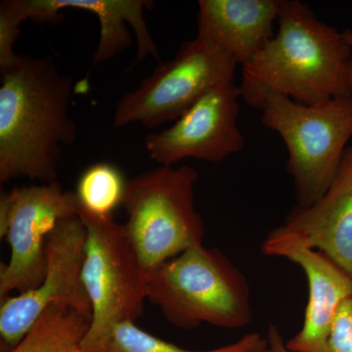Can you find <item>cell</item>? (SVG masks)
I'll use <instances>...</instances> for the list:
<instances>
[{
    "label": "cell",
    "mask_w": 352,
    "mask_h": 352,
    "mask_svg": "<svg viewBox=\"0 0 352 352\" xmlns=\"http://www.w3.org/2000/svg\"><path fill=\"white\" fill-rule=\"evenodd\" d=\"M73 82L51 56H20L1 72L0 182H58L62 145L78 136L69 116Z\"/></svg>",
    "instance_id": "6da1fadb"
},
{
    "label": "cell",
    "mask_w": 352,
    "mask_h": 352,
    "mask_svg": "<svg viewBox=\"0 0 352 352\" xmlns=\"http://www.w3.org/2000/svg\"><path fill=\"white\" fill-rule=\"evenodd\" d=\"M279 30L258 55L242 66L240 97L261 110L277 92L303 105L352 98V47L342 32L322 22L300 0H286Z\"/></svg>",
    "instance_id": "7a4b0ae2"
},
{
    "label": "cell",
    "mask_w": 352,
    "mask_h": 352,
    "mask_svg": "<svg viewBox=\"0 0 352 352\" xmlns=\"http://www.w3.org/2000/svg\"><path fill=\"white\" fill-rule=\"evenodd\" d=\"M148 281V300L176 328L238 330L251 323L249 282L217 248H190L149 272Z\"/></svg>",
    "instance_id": "3957f363"
},
{
    "label": "cell",
    "mask_w": 352,
    "mask_h": 352,
    "mask_svg": "<svg viewBox=\"0 0 352 352\" xmlns=\"http://www.w3.org/2000/svg\"><path fill=\"white\" fill-rule=\"evenodd\" d=\"M193 168L160 166L126 182L122 207L127 236L148 273L183 252L203 245L205 227L196 210Z\"/></svg>",
    "instance_id": "277c9868"
},
{
    "label": "cell",
    "mask_w": 352,
    "mask_h": 352,
    "mask_svg": "<svg viewBox=\"0 0 352 352\" xmlns=\"http://www.w3.org/2000/svg\"><path fill=\"white\" fill-rule=\"evenodd\" d=\"M261 122L283 139L296 205H311L329 188L352 138V98L303 105L277 92L266 96Z\"/></svg>",
    "instance_id": "5b68a950"
},
{
    "label": "cell",
    "mask_w": 352,
    "mask_h": 352,
    "mask_svg": "<svg viewBox=\"0 0 352 352\" xmlns=\"http://www.w3.org/2000/svg\"><path fill=\"white\" fill-rule=\"evenodd\" d=\"M78 215L87 232L82 281L92 315L82 351L88 352L113 326L135 322L142 315L149 273L141 265L124 224L118 223L113 217L90 214L80 204Z\"/></svg>",
    "instance_id": "8992f818"
},
{
    "label": "cell",
    "mask_w": 352,
    "mask_h": 352,
    "mask_svg": "<svg viewBox=\"0 0 352 352\" xmlns=\"http://www.w3.org/2000/svg\"><path fill=\"white\" fill-rule=\"evenodd\" d=\"M237 62L226 51L197 38L183 43L170 61L127 92L116 109L115 127H157L176 120L210 88L234 82Z\"/></svg>",
    "instance_id": "52a82bcc"
},
{
    "label": "cell",
    "mask_w": 352,
    "mask_h": 352,
    "mask_svg": "<svg viewBox=\"0 0 352 352\" xmlns=\"http://www.w3.org/2000/svg\"><path fill=\"white\" fill-rule=\"evenodd\" d=\"M75 192L60 183L18 187L0 195V238L10 245L9 263L0 265V298L25 293L43 282L45 245L59 220L78 215Z\"/></svg>",
    "instance_id": "ba28073f"
},
{
    "label": "cell",
    "mask_w": 352,
    "mask_h": 352,
    "mask_svg": "<svg viewBox=\"0 0 352 352\" xmlns=\"http://www.w3.org/2000/svg\"><path fill=\"white\" fill-rule=\"evenodd\" d=\"M87 234L78 215L57 222L46 240L43 282L36 289L1 300V352L17 346L51 305L71 308L91 321V303L82 281Z\"/></svg>",
    "instance_id": "9c48e42d"
},
{
    "label": "cell",
    "mask_w": 352,
    "mask_h": 352,
    "mask_svg": "<svg viewBox=\"0 0 352 352\" xmlns=\"http://www.w3.org/2000/svg\"><path fill=\"white\" fill-rule=\"evenodd\" d=\"M239 87L222 83L201 95L168 129L149 134L145 148L161 166L184 159L220 163L242 151L244 136L238 126Z\"/></svg>",
    "instance_id": "30bf717a"
},
{
    "label": "cell",
    "mask_w": 352,
    "mask_h": 352,
    "mask_svg": "<svg viewBox=\"0 0 352 352\" xmlns=\"http://www.w3.org/2000/svg\"><path fill=\"white\" fill-rule=\"evenodd\" d=\"M288 248L325 252L352 276V146L329 188L311 205H296L261 245L267 256Z\"/></svg>",
    "instance_id": "8fae6325"
},
{
    "label": "cell",
    "mask_w": 352,
    "mask_h": 352,
    "mask_svg": "<svg viewBox=\"0 0 352 352\" xmlns=\"http://www.w3.org/2000/svg\"><path fill=\"white\" fill-rule=\"evenodd\" d=\"M153 4L147 0H10L14 12L22 22L31 19L56 24L64 20L62 11L68 8L94 13L100 23V38L94 64L107 62L131 45L126 23L138 38L136 62L143 61L149 55L160 60L156 43L143 16L144 8H151Z\"/></svg>",
    "instance_id": "7c38bea8"
},
{
    "label": "cell",
    "mask_w": 352,
    "mask_h": 352,
    "mask_svg": "<svg viewBox=\"0 0 352 352\" xmlns=\"http://www.w3.org/2000/svg\"><path fill=\"white\" fill-rule=\"evenodd\" d=\"M286 0H200L197 38L247 64L274 36Z\"/></svg>",
    "instance_id": "4fadbf2b"
},
{
    "label": "cell",
    "mask_w": 352,
    "mask_h": 352,
    "mask_svg": "<svg viewBox=\"0 0 352 352\" xmlns=\"http://www.w3.org/2000/svg\"><path fill=\"white\" fill-rule=\"evenodd\" d=\"M276 256L289 259L305 271L308 300L302 327L287 347L292 352H328L329 333L342 303L352 298V276L325 252L288 248Z\"/></svg>",
    "instance_id": "5bb4252c"
},
{
    "label": "cell",
    "mask_w": 352,
    "mask_h": 352,
    "mask_svg": "<svg viewBox=\"0 0 352 352\" xmlns=\"http://www.w3.org/2000/svg\"><path fill=\"white\" fill-rule=\"evenodd\" d=\"M90 319L62 305L48 307L24 339L6 352H82Z\"/></svg>",
    "instance_id": "9a60e30c"
},
{
    "label": "cell",
    "mask_w": 352,
    "mask_h": 352,
    "mask_svg": "<svg viewBox=\"0 0 352 352\" xmlns=\"http://www.w3.org/2000/svg\"><path fill=\"white\" fill-rule=\"evenodd\" d=\"M261 333H245L239 340L208 351H189L141 330L135 322H122L88 352H251L263 344Z\"/></svg>",
    "instance_id": "2e32d148"
},
{
    "label": "cell",
    "mask_w": 352,
    "mask_h": 352,
    "mask_svg": "<svg viewBox=\"0 0 352 352\" xmlns=\"http://www.w3.org/2000/svg\"><path fill=\"white\" fill-rule=\"evenodd\" d=\"M126 182L117 166L105 162L92 164L76 184L80 207L99 217H113V210L122 204Z\"/></svg>",
    "instance_id": "e0dca14e"
},
{
    "label": "cell",
    "mask_w": 352,
    "mask_h": 352,
    "mask_svg": "<svg viewBox=\"0 0 352 352\" xmlns=\"http://www.w3.org/2000/svg\"><path fill=\"white\" fill-rule=\"evenodd\" d=\"M328 352H352V298L342 303L329 333Z\"/></svg>",
    "instance_id": "ac0fdd59"
},
{
    "label": "cell",
    "mask_w": 352,
    "mask_h": 352,
    "mask_svg": "<svg viewBox=\"0 0 352 352\" xmlns=\"http://www.w3.org/2000/svg\"><path fill=\"white\" fill-rule=\"evenodd\" d=\"M259 352H292L287 347L283 336L280 332L279 329L270 324L267 328L266 337L264 338L263 346L259 349Z\"/></svg>",
    "instance_id": "d6986e66"
},
{
    "label": "cell",
    "mask_w": 352,
    "mask_h": 352,
    "mask_svg": "<svg viewBox=\"0 0 352 352\" xmlns=\"http://www.w3.org/2000/svg\"><path fill=\"white\" fill-rule=\"evenodd\" d=\"M342 36H344V41H346V43L349 44L351 47H352V30L347 29L346 31L342 32ZM349 76H351V80L352 82V59L351 61V65H349Z\"/></svg>",
    "instance_id": "ffe728a7"
},
{
    "label": "cell",
    "mask_w": 352,
    "mask_h": 352,
    "mask_svg": "<svg viewBox=\"0 0 352 352\" xmlns=\"http://www.w3.org/2000/svg\"><path fill=\"white\" fill-rule=\"evenodd\" d=\"M263 344H261V346L258 347V349H254V351H252L251 352H259V349H261V347L263 346Z\"/></svg>",
    "instance_id": "44dd1931"
},
{
    "label": "cell",
    "mask_w": 352,
    "mask_h": 352,
    "mask_svg": "<svg viewBox=\"0 0 352 352\" xmlns=\"http://www.w3.org/2000/svg\"><path fill=\"white\" fill-rule=\"evenodd\" d=\"M83 352V351H82Z\"/></svg>",
    "instance_id": "7402d4cb"
}]
</instances>
